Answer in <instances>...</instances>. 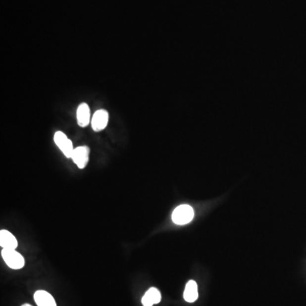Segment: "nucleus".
Masks as SVG:
<instances>
[{"label": "nucleus", "instance_id": "nucleus-11", "mask_svg": "<svg viewBox=\"0 0 306 306\" xmlns=\"http://www.w3.org/2000/svg\"><path fill=\"white\" fill-rule=\"evenodd\" d=\"M31 306V305H28V304H25V305H23V306Z\"/></svg>", "mask_w": 306, "mask_h": 306}, {"label": "nucleus", "instance_id": "nucleus-6", "mask_svg": "<svg viewBox=\"0 0 306 306\" xmlns=\"http://www.w3.org/2000/svg\"><path fill=\"white\" fill-rule=\"evenodd\" d=\"M0 246L3 249H15L18 247V242L15 236L6 230L0 231Z\"/></svg>", "mask_w": 306, "mask_h": 306}, {"label": "nucleus", "instance_id": "nucleus-5", "mask_svg": "<svg viewBox=\"0 0 306 306\" xmlns=\"http://www.w3.org/2000/svg\"><path fill=\"white\" fill-rule=\"evenodd\" d=\"M108 112L105 110H98L95 112L91 120V126L94 131L99 132L105 129L108 123Z\"/></svg>", "mask_w": 306, "mask_h": 306}, {"label": "nucleus", "instance_id": "nucleus-7", "mask_svg": "<svg viewBox=\"0 0 306 306\" xmlns=\"http://www.w3.org/2000/svg\"><path fill=\"white\" fill-rule=\"evenodd\" d=\"M161 300L162 295L159 290L156 288H151L142 298L141 303L143 306H153V305L160 303Z\"/></svg>", "mask_w": 306, "mask_h": 306}, {"label": "nucleus", "instance_id": "nucleus-9", "mask_svg": "<svg viewBox=\"0 0 306 306\" xmlns=\"http://www.w3.org/2000/svg\"><path fill=\"white\" fill-rule=\"evenodd\" d=\"M34 300L38 306H57L53 296L45 290H39L34 294Z\"/></svg>", "mask_w": 306, "mask_h": 306}, {"label": "nucleus", "instance_id": "nucleus-10", "mask_svg": "<svg viewBox=\"0 0 306 306\" xmlns=\"http://www.w3.org/2000/svg\"><path fill=\"white\" fill-rule=\"evenodd\" d=\"M198 284L195 281H189L186 283L185 292H184V299L188 303H193L198 300Z\"/></svg>", "mask_w": 306, "mask_h": 306}, {"label": "nucleus", "instance_id": "nucleus-1", "mask_svg": "<svg viewBox=\"0 0 306 306\" xmlns=\"http://www.w3.org/2000/svg\"><path fill=\"white\" fill-rule=\"evenodd\" d=\"M194 218V210L188 204L178 206L172 213V220L174 224L183 225L191 222Z\"/></svg>", "mask_w": 306, "mask_h": 306}, {"label": "nucleus", "instance_id": "nucleus-4", "mask_svg": "<svg viewBox=\"0 0 306 306\" xmlns=\"http://www.w3.org/2000/svg\"><path fill=\"white\" fill-rule=\"evenodd\" d=\"M90 148L88 147H78L74 149L72 153V159L80 169L85 168L89 162Z\"/></svg>", "mask_w": 306, "mask_h": 306}, {"label": "nucleus", "instance_id": "nucleus-8", "mask_svg": "<svg viewBox=\"0 0 306 306\" xmlns=\"http://www.w3.org/2000/svg\"><path fill=\"white\" fill-rule=\"evenodd\" d=\"M77 120L80 127H86L90 123V106L86 103H82L78 105L77 110Z\"/></svg>", "mask_w": 306, "mask_h": 306}, {"label": "nucleus", "instance_id": "nucleus-3", "mask_svg": "<svg viewBox=\"0 0 306 306\" xmlns=\"http://www.w3.org/2000/svg\"><path fill=\"white\" fill-rule=\"evenodd\" d=\"M54 143L60 148L64 155L67 158H72V153L75 149L73 148L72 141L67 138V136L61 131H57L54 134Z\"/></svg>", "mask_w": 306, "mask_h": 306}, {"label": "nucleus", "instance_id": "nucleus-2", "mask_svg": "<svg viewBox=\"0 0 306 306\" xmlns=\"http://www.w3.org/2000/svg\"><path fill=\"white\" fill-rule=\"evenodd\" d=\"M1 256L3 261L13 270H20L24 267L25 258L20 253L16 252L15 249H3Z\"/></svg>", "mask_w": 306, "mask_h": 306}]
</instances>
